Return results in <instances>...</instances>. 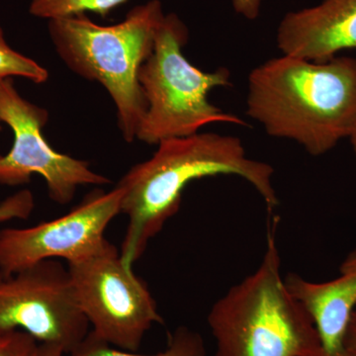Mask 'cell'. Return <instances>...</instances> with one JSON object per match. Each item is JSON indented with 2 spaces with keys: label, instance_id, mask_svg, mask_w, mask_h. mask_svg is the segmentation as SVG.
<instances>
[{
  "label": "cell",
  "instance_id": "5b68a950",
  "mask_svg": "<svg viewBox=\"0 0 356 356\" xmlns=\"http://www.w3.org/2000/svg\"><path fill=\"white\" fill-rule=\"evenodd\" d=\"M188 39V29L177 14H165L153 51L140 67L138 81L147 108L137 139L146 144L194 135L215 122L248 126L240 117L211 103L213 89L233 86L231 72L227 67L204 72L194 67L184 54Z\"/></svg>",
  "mask_w": 356,
  "mask_h": 356
},
{
  "label": "cell",
  "instance_id": "8992f818",
  "mask_svg": "<svg viewBox=\"0 0 356 356\" xmlns=\"http://www.w3.org/2000/svg\"><path fill=\"white\" fill-rule=\"evenodd\" d=\"M77 303L100 341L137 351L145 334L163 318L146 283L107 242L95 254L67 264Z\"/></svg>",
  "mask_w": 356,
  "mask_h": 356
},
{
  "label": "cell",
  "instance_id": "d6986e66",
  "mask_svg": "<svg viewBox=\"0 0 356 356\" xmlns=\"http://www.w3.org/2000/svg\"><path fill=\"white\" fill-rule=\"evenodd\" d=\"M65 353L60 346L50 343H39L36 356H65Z\"/></svg>",
  "mask_w": 356,
  "mask_h": 356
},
{
  "label": "cell",
  "instance_id": "8fae6325",
  "mask_svg": "<svg viewBox=\"0 0 356 356\" xmlns=\"http://www.w3.org/2000/svg\"><path fill=\"white\" fill-rule=\"evenodd\" d=\"M285 284L313 318L321 356H356L346 346V336L356 310V250L341 266V275L327 282H312L289 273Z\"/></svg>",
  "mask_w": 356,
  "mask_h": 356
},
{
  "label": "cell",
  "instance_id": "5bb4252c",
  "mask_svg": "<svg viewBox=\"0 0 356 356\" xmlns=\"http://www.w3.org/2000/svg\"><path fill=\"white\" fill-rule=\"evenodd\" d=\"M24 77L34 83H46L48 70L32 58L13 50L7 43L4 32L0 27V79Z\"/></svg>",
  "mask_w": 356,
  "mask_h": 356
},
{
  "label": "cell",
  "instance_id": "30bf717a",
  "mask_svg": "<svg viewBox=\"0 0 356 356\" xmlns=\"http://www.w3.org/2000/svg\"><path fill=\"white\" fill-rule=\"evenodd\" d=\"M283 55L323 63L356 50V0H323L287 13L276 35Z\"/></svg>",
  "mask_w": 356,
  "mask_h": 356
},
{
  "label": "cell",
  "instance_id": "4fadbf2b",
  "mask_svg": "<svg viewBox=\"0 0 356 356\" xmlns=\"http://www.w3.org/2000/svg\"><path fill=\"white\" fill-rule=\"evenodd\" d=\"M128 0H31L32 16L48 21L93 13L105 17Z\"/></svg>",
  "mask_w": 356,
  "mask_h": 356
},
{
  "label": "cell",
  "instance_id": "52a82bcc",
  "mask_svg": "<svg viewBox=\"0 0 356 356\" xmlns=\"http://www.w3.org/2000/svg\"><path fill=\"white\" fill-rule=\"evenodd\" d=\"M67 266L48 259L13 274L0 270V332L21 331L70 355L88 336Z\"/></svg>",
  "mask_w": 356,
  "mask_h": 356
},
{
  "label": "cell",
  "instance_id": "ac0fdd59",
  "mask_svg": "<svg viewBox=\"0 0 356 356\" xmlns=\"http://www.w3.org/2000/svg\"><path fill=\"white\" fill-rule=\"evenodd\" d=\"M346 346L351 353L356 355V310L353 312L351 317L350 327H348V336H346Z\"/></svg>",
  "mask_w": 356,
  "mask_h": 356
},
{
  "label": "cell",
  "instance_id": "6da1fadb",
  "mask_svg": "<svg viewBox=\"0 0 356 356\" xmlns=\"http://www.w3.org/2000/svg\"><path fill=\"white\" fill-rule=\"evenodd\" d=\"M147 161L134 165L117 186L123 191L121 214L129 224L120 250L133 267L147 243L177 215L187 185L204 177L235 175L261 196L268 212L280 205L273 185L274 168L250 159L242 140L217 133H196L161 140Z\"/></svg>",
  "mask_w": 356,
  "mask_h": 356
},
{
  "label": "cell",
  "instance_id": "7a4b0ae2",
  "mask_svg": "<svg viewBox=\"0 0 356 356\" xmlns=\"http://www.w3.org/2000/svg\"><path fill=\"white\" fill-rule=\"evenodd\" d=\"M247 114L267 135L322 156L356 127V60L317 63L281 55L252 70Z\"/></svg>",
  "mask_w": 356,
  "mask_h": 356
},
{
  "label": "cell",
  "instance_id": "3957f363",
  "mask_svg": "<svg viewBox=\"0 0 356 356\" xmlns=\"http://www.w3.org/2000/svg\"><path fill=\"white\" fill-rule=\"evenodd\" d=\"M278 222H267L266 252L257 270L211 308L215 356H321L313 318L281 273Z\"/></svg>",
  "mask_w": 356,
  "mask_h": 356
},
{
  "label": "cell",
  "instance_id": "ba28073f",
  "mask_svg": "<svg viewBox=\"0 0 356 356\" xmlns=\"http://www.w3.org/2000/svg\"><path fill=\"white\" fill-rule=\"evenodd\" d=\"M48 120V110L22 97L13 79H0V121L14 136L9 153L0 156V184L18 186L30 182L34 175H41L51 200L67 205L77 187L111 184L93 172L88 161L55 151L42 133Z\"/></svg>",
  "mask_w": 356,
  "mask_h": 356
},
{
  "label": "cell",
  "instance_id": "9a60e30c",
  "mask_svg": "<svg viewBox=\"0 0 356 356\" xmlns=\"http://www.w3.org/2000/svg\"><path fill=\"white\" fill-rule=\"evenodd\" d=\"M35 207L34 196L28 189L16 192L0 202V225L11 220L28 219Z\"/></svg>",
  "mask_w": 356,
  "mask_h": 356
},
{
  "label": "cell",
  "instance_id": "7c38bea8",
  "mask_svg": "<svg viewBox=\"0 0 356 356\" xmlns=\"http://www.w3.org/2000/svg\"><path fill=\"white\" fill-rule=\"evenodd\" d=\"M70 356H207L202 337L187 327H179L170 337L168 348L156 355H139L114 348L100 341L89 331L88 336L74 348Z\"/></svg>",
  "mask_w": 356,
  "mask_h": 356
},
{
  "label": "cell",
  "instance_id": "2e32d148",
  "mask_svg": "<svg viewBox=\"0 0 356 356\" xmlns=\"http://www.w3.org/2000/svg\"><path fill=\"white\" fill-rule=\"evenodd\" d=\"M39 343L24 332H0V356H36Z\"/></svg>",
  "mask_w": 356,
  "mask_h": 356
},
{
  "label": "cell",
  "instance_id": "9c48e42d",
  "mask_svg": "<svg viewBox=\"0 0 356 356\" xmlns=\"http://www.w3.org/2000/svg\"><path fill=\"white\" fill-rule=\"evenodd\" d=\"M123 194L118 186L109 192L97 188L64 216L29 228L1 229L0 270L13 274L48 259L70 264L95 254L108 242L105 231L121 214Z\"/></svg>",
  "mask_w": 356,
  "mask_h": 356
},
{
  "label": "cell",
  "instance_id": "e0dca14e",
  "mask_svg": "<svg viewBox=\"0 0 356 356\" xmlns=\"http://www.w3.org/2000/svg\"><path fill=\"white\" fill-rule=\"evenodd\" d=\"M234 10L248 20H255L261 14L264 0H231Z\"/></svg>",
  "mask_w": 356,
  "mask_h": 356
},
{
  "label": "cell",
  "instance_id": "277c9868",
  "mask_svg": "<svg viewBox=\"0 0 356 356\" xmlns=\"http://www.w3.org/2000/svg\"><path fill=\"white\" fill-rule=\"evenodd\" d=\"M165 14L159 0L129 11L118 24H96L86 14L49 21L58 57L74 74L97 81L116 107L124 140L132 143L146 115V98L138 81L140 67L153 51Z\"/></svg>",
  "mask_w": 356,
  "mask_h": 356
},
{
  "label": "cell",
  "instance_id": "ffe728a7",
  "mask_svg": "<svg viewBox=\"0 0 356 356\" xmlns=\"http://www.w3.org/2000/svg\"><path fill=\"white\" fill-rule=\"evenodd\" d=\"M351 146H353V153H355V159H356V127L355 131H353V135L350 136V138Z\"/></svg>",
  "mask_w": 356,
  "mask_h": 356
}]
</instances>
